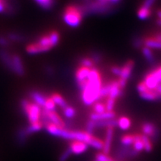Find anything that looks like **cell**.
Masks as SVG:
<instances>
[{"instance_id": "obj_1", "label": "cell", "mask_w": 161, "mask_h": 161, "mask_svg": "<svg viewBox=\"0 0 161 161\" xmlns=\"http://www.w3.org/2000/svg\"><path fill=\"white\" fill-rule=\"evenodd\" d=\"M103 85L102 75L97 68L93 67L90 69L86 84L81 92V100L86 106L92 105L99 101L100 91Z\"/></svg>"}, {"instance_id": "obj_2", "label": "cell", "mask_w": 161, "mask_h": 161, "mask_svg": "<svg viewBox=\"0 0 161 161\" xmlns=\"http://www.w3.org/2000/svg\"><path fill=\"white\" fill-rule=\"evenodd\" d=\"M83 17L92 14H104L113 11L114 5L111 3H104L98 1H90L79 6Z\"/></svg>"}, {"instance_id": "obj_3", "label": "cell", "mask_w": 161, "mask_h": 161, "mask_svg": "<svg viewBox=\"0 0 161 161\" xmlns=\"http://www.w3.org/2000/svg\"><path fill=\"white\" fill-rule=\"evenodd\" d=\"M20 106L23 109L24 114L27 116L30 124L37 123L40 122L42 108L35 102H31L29 99L23 98L20 102Z\"/></svg>"}, {"instance_id": "obj_4", "label": "cell", "mask_w": 161, "mask_h": 161, "mask_svg": "<svg viewBox=\"0 0 161 161\" xmlns=\"http://www.w3.org/2000/svg\"><path fill=\"white\" fill-rule=\"evenodd\" d=\"M83 14L79 8V6H66L63 13V19L67 25L76 28L80 25L83 19Z\"/></svg>"}, {"instance_id": "obj_5", "label": "cell", "mask_w": 161, "mask_h": 161, "mask_svg": "<svg viewBox=\"0 0 161 161\" xmlns=\"http://www.w3.org/2000/svg\"><path fill=\"white\" fill-rule=\"evenodd\" d=\"M147 87L150 90H155L161 83V66L148 72L142 80Z\"/></svg>"}, {"instance_id": "obj_6", "label": "cell", "mask_w": 161, "mask_h": 161, "mask_svg": "<svg viewBox=\"0 0 161 161\" xmlns=\"http://www.w3.org/2000/svg\"><path fill=\"white\" fill-rule=\"evenodd\" d=\"M142 131L144 135L148 136L151 140L155 142L160 136V130L152 122H145L142 125Z\"/></svg>"}, {"instance_id": "obj_7", "label": "cell", "mask_w": 161, "mask_h": 161, "mask_svg": "<svg viewBox=\"0 0 161 161\" xmlns=\"http://www.w3.org/2000/svg\"><path fill=\"white\" fill-rule=\"evenodd\" d=\"M139 154L134 148H130V146H120L116 151V158L118 160H123L128 158H134Z\"/></svg>"}, {"instance_id": "obj_8", "label": "cell", "mask_w": 161, "mask_h": 161, "mask_svg": "<svg viewBox=\"0 0 161 161\" xmlns=\"http://www.w3.org/2000/svg\"><path fill=\"white\" fill-rule=\"evenodd\" d=\"M12 61H13V68L14 71L13 73L19 76V77H23L25 74V66L23 60L19 55L17 54H12Z\"/></svg>"}, {"instance_id": "obj_9", "label": "cell", "mask_w": 161, "mask_h": 161, "mask_svg": "<svg viewBox=\"0 0 161 161\" xmlns=\"http://www.w3.org/2000/svg\"><path fill=\"white\" fill-rule=\"evenodd\" d=\"M49 48L46 47V46H42L41 44L38 43L37 41L34 42V43H29V45L26 46L25 51L29 55H37V54L44 53V52H49Z\"/></svg>"}, {"instance_id": "obj_10", "label": "cell", "mask_w": 161, "mask_h": 161, "mask_svg": "<svg viewBox=\"0 0 161 161\" xmlns=\"http://www.w3.org/2000/svg\"><path fill=\"white\" fill-rule=\"evenodd\" d=\"M0 60L8 69L13 72V61H12V54L5 49L0 48Z\"/></svg>"}, {"instance_id": "obj_11", "label": "cell", "mask_w": 161, "mask_h": 161, "mask_svg": "<svg viewBox=\"0 0 161 161\" xmlns=\"http://www.w3.org/2000/svg\"><path fill=\"white\" fill-rule=\"evenodd\" d=\"M46 114H47L48 118H49V122L55 125L56 126H58V128H66V125H65V122L63 120L60 116H59V114H58L55 110L54 111H48V110H45Z\"/></svg>"}, {"instance_id": "obj_12", "label": "cell", "mask_w": 161, "mask_h": 161, "mask_svg": "<svg viewBox=\"0 0 161 161\" xmlns=\"http://www.w3.org/2000/svg\"><path fill=\"white\" fill-rule=\"evenodd\" d=\"M114 137V127H108L107 128L105 139L104 140L103 153L105 154H108L111 149V144Z\"/></svg>"}, {"instance_id": "obj_13", "label": "cell", "mask_w": 161, "mask_h": 161, "mask_svg": "<svg viewBox=\"0 0 161 161\" xmlns=\"http://www.w3.org/2000/svg\"><path fill=\"white\" fill-rule=\"evenodd\" d=\"M134 66V62L132 60H129L125 64V65L121 67V73L119 75L120 79H122L124 80L128 81L129 79L130 75H131L133 68Z\"/></svg>"}, {"instance_id": "obj_14", "label": "cell", "mask_w": 161, "mask_h": 161, "mask_svg": "<svg viewBox=\"0 0 161 161\" xmlns=\"http://www.w3.org/2000/svg\"><path fill=\"white\" fill-rule=\"evenodd\" d=\"M69 148L72 151V154L79 155L87 150L88 145L84 142H80V141H72L69 144Z\"/></svg>"}, {"instance_id": "obj_15", "label": "cell", "mask_w": 161, "mask_h": 161, "mask_svg": "<svg viewBox=\"0 0 161 161\" xmlns=\"http://www.w3.org/2000/svg\"><path fill=\"white\" fill-rule=\"evenodd\" d=\"M122 93H123V90L120 87L118 80H112L111 88H110L109 96L108 98L116 100L121 96H122Z\"/></svg>"}, {"instance_id": "obj_16", "label": "cell", "mask_w": 161, "mask_h": 161, "mask_svg": "<svg viewBox=\"0 0 161 161\" xmlns=\"http://www.w3.org/2000/svg\"><path fill=\"white\" fill-rule=\"evenodd\" d=\"M29 96L32 102L38 104L41 108H43L47 97H46L42 92L37 91V90H31L29 92Z\"/></svg>"}, {"instance_id": "obj_17", "label": "cell", "mask_w": 161, "mask_h": 161, "mask_svg": "<svg viewBox=\"0 0 161 161\" xmlns=\"http://www.w3.org/2000/svg\"><path fill=\"white\" fill-rule=\"evenodd\" d=\"M90 69H89V68L84 67V66H80V67L76 70L75 79L78 84L82 83V82L84 81H86V80H87Z\"/></svg>"}, {"instance_id": "obj_18", "label": "cell", "mask_w": 161, "mask_h": 161, "mask_svg": "<svg viewBox=\"0 0 161 161\" xmlns=\"http://www.w3.org/2000/svg\"><path fill=\"white\" fill-rule=\"evenodd\" d=\"M116 113L114 111H106L103 114H96L92 113L90 114V120L92 121H101L104 119H110L116 118Z\"/></svg>"}, {"instance_id": "obj_19", "label": "cell", "mask_w": 161, "mask_h": 161, "mask_svg": "<svg viewBox=\"0 0 161 161\" xmlns=\"http://www.w3.org/2000/svg\"><path fill=\"white\" fill-rule=\"evenodd\" d=\"M140 96L142 99L146 101L161 100V95L154 90L148 89L146 91L140 93Z\"/></svg>"}, {"instance_id": "obj_20", "label": "cell", "mask_w": 161, "mask_h": 161, "mask_svg": "<svg viewBox=\"0 0 161 161\" xmlns=\"http://www.w3.org/2000/svg\"><path fill=\"white\" fill-rule=\"evenodd\" d=\"M144 46L149 49H161V40H159L154 37H146L143 39Z\"/></svg>"}, {"instance_id": "obj_21", "label": "cell", "mask_w": 161, "mask_h": 161, "mask_svg": "<svg viewBox=\"0 0 161 161\" xmlns=\"http://www.w3.org/2000/svg\"><path fill=\"white\" fill-rule=\"evenodd\" d=\"M96 128H108V127H115L117 126V119H104L101 121H95Z\"/></svg>"}, {"instance_id": "obj_22", "label": "cell", "mask_w": 161, "mask_h": 161, "mask_svg": "<svg viewBox=\"0 0 161 161\" xmlns=\"http://www.w3.org/2000/svg\"><path fill=\"white\" fill-rule=\"evenodd\" d=\"M51 98L53 99L54 102H55L56 105L59 106L60 108H62V109H64L66 107L68 106V104L67 102H66V101L64 99V98L60 95V93L54 92V93L52 94Z\"/></svg>"}, {"instance_id": "obj_23", "label": "cell", "mask_w": 161, "mask_h": 161, "mask_svg": "<svg viewBox=\"0 0 161 161\" xmlns=\"http://www.w3.org/2000/svg\"><path fill=\"white\" fill-rule=\"evenodd\" d=\"M44 127H45L46 131L49 133V134H51V135L58 136V137H60V136L61 130L63 128H58V126H56L55 125L51 123V122H50V123H48L47 125H46Z\"/></svg>"}, {"instance_id": "obj_24", "label": "cell", "mask_w": 161, "mask_h": 161, "mask_svg": "<svg viewBox=\"0 0 161 161\" xmlns=\"http://www.w3.org/2000/svg\"><path fill=\"white\" fill-rule=\"evenodd\" d=\"M141 50H142V53L144 56L145 59H146L148 63L153 64L155 62V58H154V54H153L152 49L143 46L141 48Z\"/></svg>"}, {"instance_id": "obj_25", "label": "cell", "mask_w": 161, "mask_h": 161, "mask_svg": "<svg viewBox=\"0 0 161 161\" xmlns=\"http://www.w3.org/2000/svg\"><path fill=\"white\" fill-rule=\"evenodd\" d=\"M43 123H42L41 122H38L37 123L30 124L29 126H27L26 128H25V130L26 134L29 136L31 135V134H34V133L40 131V130L43 128Z\"/></svg>"}, {"instance_id": "obj_26", "label": "cell", "mask_w": 161, "mask_h": 161, "mask_svg": "<svg viewBox=\"0 0 161 161\" xmlns=\"http://www.w3.org/2000/svg\"><path fill=\"white\" fill-rule=\"evenodd\" d=\"M117 125L119 127L120 129L123 130H128L131 125V121L128 117L122 116L117 119Z\"/></svg>"}, {"instance_id": "obj_27", "label": "cell", "mask_w": 161, "mask_h": 161, "mask_svg": "<svg viewBox=\"0 0 161 161\" xmlns=\"http://www.w3.org/2000/svg\"><path fill=\"white\" fill-rule=\"evenodd\" d=\"M36 3L46 11H49L55 5V0H35Z\"/></svg>"}, {"instance_id": "obj_28", "label": "cell", "mask_w": 161, "mask_h": 161, "mask_svg": "<svg viewBox=\"0 0 161 161\" xmlns=\"http://www.w3.org/2000/svg\"><path fill=\"white\" fill-rule=\"evenodd\" d=\"M133 148L136 152H140L144 149L143 142L142 140V134H135V140L133 143Z\"/></svg>"}, {"instance_id": "obj_29", "label": "cell", "mask_w": 161, "mask_h": 161, "mask_svg": "<svg viewBox=\"0 0 161 161\" xmlns=\"http://www.w3.org/2000/svg\"><path fill=\"white\" fill-rule=\"evenodd\" d=\"M151 15H152V10L146 8L142 6H141L137 11V17L140 19L144 20L148 19Z\"/></svg>"}, {"instance_id": "obj_30", "label": "cell", "mask_w": 161, "mask_h": 161, "mask_svg": "<svg viewBox=\"0 0 161 161\" xmlns=\"http://www.w3.org/2000/svg\"><path fill=\"white\" fill-rule=\"evenodd\" d=\"M112 85V80L108 82V83L104 84L102 85V89H101L100 91V98H108V96H109L110 88H111Z\"/></svg>"}, {"instance_id": "obj_31", "label": "cell", "mask_w": 161, "mask_h": 161, "mask_svg": "<svg viewBox=\"0 0 161 161\" xmlns=\"http://www.w3.org/2000/svg\"><path fill=\"white\" fill-rule=\"evenodd\" d=\"M135 140V135L134 134H126V135L122 136L121 138V143L122 146H130V145H133Z\"/></svg>"}, {"instance_id": "obj_32", "label": "cell", "mask_w": 161, "mask_h": 161, "mask_svg": "<svg viewBox=\"0 0 161 161\" xmlns=\"http://www.w3.org/2000/svg\"><path fill=\"white\" fill-rule=\"evenodd\" d=\"M8 39L11 42H17V43H19L24 40V36L21 34L17 33V32H10L7 35Z\"/></svg>"}, {"instance_id": "obj_33", "label": "cell", "mask_w": 161, "mask_h": 161, "mask_svg": "<svg viewBox=\"0 0 161 161\" xmlns=\"http://www.w3.org/2000/svg\"><path fill=\"white\" fill-rule=\"evenodd\" d=\"M56 107H57V105H56L55 102H54L53 99H52L51 97H47L45 104H44L43 109L45 110H48V111H54V110H55L56 109Z\"/></svg>"}, {"instance_id": "obj_34", "label": "cell", "mask_w": 161, "mask_h": 161, "mask_svg": "<svg viewBox=\"0 0 161 161\" xmlns=\"http://www.w3.org/2000/svg\"><path fill=\"white\" fill-rule=\"evenodd\" d=\"M49 36V38H50V40H51V43L52 44V46L55 47L58 45V43H59L60 42V35L59 33L57 31H52L49 32V34H48Z\"/></svg>"}, {"instance_id": "obj_35", "label": "cell", "mask_w": 161, "mask_h": 161, "mask_svg": "<svg viewBox=\"0 0 161 161\" xmlns=\"http://www.w3.org/2000/svg\"><path fill=\"white\" fill-rule=\"evenodd\" d=\"M63 113L64 116L67 118L68 119H71L73 118L76 114L75 108L69 105H68L67 107H66L64 109H63Z\"/></svg>"}, {"instance_id": "obj_36", "label": "cell", "mask_w": 161, "mask_h": 161, "mask_svg": "<svg viewBox=\"0 0 161 161\" xmlns=\"http://www.w3.org/2000/svg\"><path fill=\"white\" fill-rule=\"evenodd\" d=\"M89 146H92V148H96V149H97V150H102V149H103L104 142L103 141L99 140L98 138L93 136Z\"/></svg>"}, {"instance_id": "obj_37", "label": "cell", "mask_w": 161, "mask_h": 161, "mask_svg": "<svg viewBox=\"0 0 161 161\" xmlns=\"http://www.w3.org/2000/svg\"><path fill=\"white\" fill-rule=\"evenodd\" d=\"M142 140L143 142L144 150L147 152H150L152 150V142L151 139L144 134H142Z\"/></svg>"}, {"instance_id": "obj_38", "label": "cell", "mask_w": 161, "mask_h": 161, "mask_svg": "<svg viewBox=\"0 0 161 161\" xmlns=\"http://www.w3.org/2000/svg\"><path fill=\"white\" fill-rule=\"evenodd\" d=\"M92 110H93V113H96V114H103V113L107 111L105 104L99 102H96L93 104Z\"/></svg>"}, {"instance_id": "obj_39", "label": "cell", "mask_w": 161, "mask_h": 161, "mask_svg": "<svg viewBox=\"0 0 161 161\" xmlns=\"http://www.w3.org/2000/svg\"><path fill=\"white\" fill-rule=\"evenodd\" d=\"M28 136H29V135L26 134L25 128H22V129L19 130V131L17 133L18 142L19 144H25L28 139Z\"/></svg>"}, {"instance_id": "obj_40", "label": "cell", "mask_w": 161, "mask_h": 161, "mask_svg": "<svg viewBox=\"0 0 161 161\" xmlns=\"http://www.w3.org/2000/svg\"><path fill=\"white\" fill-rule=\"evenodd\" d=\"M80 66L89 68V69H92V68L94 67V63L90 57L82 58L80 60Z\"/></svg>"}, {"instance_id": "obj_41", "label": "cell", "mask_w": 161, "mask_h": 161, "mask_svg": "<svg viewBox=\"0 0 161 161\" xmlns=\"http://www.w3.org/2000/svg\"><path fill=\"white\" fill-rule=\"evenodd\" d=\"M116 100L110 98H107L105 102V107L107 111H114V107H115Z\"/></svg>"}, {"instance_id": "obj_42", "label": "cell", "mask_w": 161, "mask_h": 161, "mask_svg": "<svg viewBox=\"0 0 161 161\" xmlns=\"http://www.w3.org/2000/svg\"><path fill=\"white\" fill-rule=\"evenodd\" d=\"M96 128V127L95 121L89 120L87 122H86V132H87L88 134H92V133H93L94 130H95Z\"/></svg>"}, {"instance_id": "obj_43", "label": "cell", "mask_w": 161, "mask_h": 161, "mask_svg": "<svg viewBox=\"0 0 161 161\" xmlns=\"http://www.w3.org/2000/svg\"><path fill=\"white\" fill-rule=\"evenodd\" d=\"M72 154V151L69 149V148H68L67 149H66L60 154V156L59 157V161H66L70 158Z\"/></svg>"}, {"instance_id": "obj_44", "label": "cell", "mask_w": 161, "mask_h": 161, "mask_svg": "<svg viewBox=\"0 0 161 161\" xmlns=\"http://www.w3.org/2000/svg\"><path fill=\"white\" fill-rule=\"evenodd\" d=\"M95 161H114L108 154H104V153H98L96 154Z\"/></svg>"}, {"instance_id": "obj_45", "label": "cell", "mask_w": 161, "mask_h": 161, "mask_svg": "<svg viewBox=\"0 0 161 161\" xmlns=\"http://www.w3.org/2000/svg\"><path fill=\"white\" fill-rule=\"evenodd\" d=\"M90 58L92 60L94 64H98L102 61V54L98 53V52H95V53L92 54L91 56H90Z\"/></svg>"}, {"instance_id": "obj_46", "label": "cell", "mask_w": 161, "mask_h": 161, "mask_svg": "<svg viewBox=\"0 0 161 161\" xmlns=\"http://www.w3.org/2000/svg\"><path fill=\"white\" fill-rule=\"evenodd\" d=\"M11 43V42L8 39L6 36L5 37V36L0 35V47H3V49H4L9 46Z\"/></svg>"}, {"instance_id": "obj_47", "label": "cell", "mask_w": 161, "mask_h": 161, "mask_svg": "<svg viewBox=\"0 0 161 161\" xmlns=\"http://www.w3.org/2000/svg\"><path fill=\"white\" fill-rule=\"evenodd\" d=\"M133 46L136 49L137 48H142L144 46L143 39L140 37H136L135 39H134V40H133Z\"/></svg>"}, {"instance_id": "obj_48", "label": "cell", "mask_w": 161, "mask_h": 161, "mask_svg": "<svg viewBox=\"0 0 161 161\" xmlns=\"http://www.w3.org/2000/svg\"><path fill=\"white\" fill-rule=\"evenodd\" d=\"M136 89H137V91L139 92V93H142V92L146 91L148 88L147 87L143 81H141L137 84V86H136Z\"/></svg>"}, {"instance_id": "obj_49", "label": "cell", "mask_w": 161, "mask_h": 161, "mask_svg": "<svg viewBox=\"0 0 161 161\" xmlns=\"http://www.w3.org/2000/svg\"><path fill=\"white\" fill-rule=\"evenodd\" d=\"M110 72H111L114 75L119 77L121 73V67L118 66H112L111 67H110Z\"/></svg>"}, {"instance_id": "obj_50", "label": "cell", "mask_w": 161, "mask_h": 161, "mask_svg": "<svg viewBox=\"0 0 161 161\" xmlns=\"http://www.w3.org/2000/svg\"><path fill=\"white\" fill-rule=\"evenodd\" d=\"M155 1L156 0H145L143 3H142V7L146 8L151 9V8H152V6L154 5Z\"/></svg>"}, {"instance_id": "obj_51", "label": "cell", "mask_w": 161, "mask_h": 161, "mask_svg": "<svg viewBox=\"0 0 161 161\" xmlns=\"http://www.w3.org/2000/svg\"><path fill=\"white\" fill-rule=\"evenodd\" d=\"M8 3L5 0H0V13H3L7 11Z\"/></svg>"}, {"instance_id": "obj_52", "label": "cell", "mask_w": 161, "mask_h": 161, "mask_svg": "<svg viewBox=\"0 0 161 161\" xmlns=\"http://www.w3.org/2000/svg\"><path fill=\"white\" fill-rule=\"evenodd\" d=\"M157 14H158V19L157 20V23H158V25H161V10H158Z\"/></svg>"}, {"instance_id": "obj_53", "label": "cell", "mask_w": 161, "mask_h": 161, "mask_svg": "<svg viewBox=\"0 0 161 161\" xmlns=\"http://www.w3.org/2000/svg\"><path fill=\"white\" fill-rule=\"evenodd\" d=\"M154 90H156V91L158 92V93H160V95H161V83H160V84H159V85H158V86H157L156 89Z\"/></svg>"}, {"instance_id": "obj_54", "label": "cell", "mask_w": 161, "mask_h": 161, "mask_svg": "<svg viewBox=\"0 0 161 161\" xmlns=\"http://www.w3.org/2000/svg\"><path fill=\"white\" fill-rule=\"evenodd\" d=\"M120 0H110V3L113 4V5H115V4H117L119 3Z\"/></svg>"}, {"instance_id": "obj_55", "label": "cell", "mask_w": 161, "mask_h": 161, "mask_svg": "<svg viewBox=\"0 0 161 161\" xmlns=\"http://www.w3.org/2000/svg\"><path fill=\"white\" fill-rule=\"evenodd\" d=\"M96 1L101 2V3H110V0H96Z\"/></svg>"}]
</instances>
